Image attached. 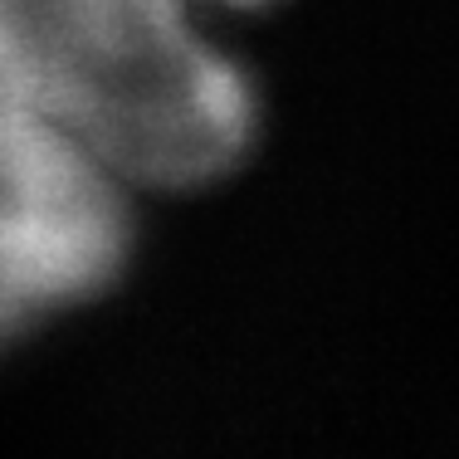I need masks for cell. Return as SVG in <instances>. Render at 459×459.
I'll use <instances>...</instances> for the list:
<instances>
[{
    "instance_id": "6da1fadb",
    "label": "cell",
    "mask_w": 459,
    "mask_h": 459,
    "mask_svg": "<svg viewBox=\"0 0 459 459\" xmlns=\"http://www.w3.org/2000/svg\"><path fill=\"white\" fill-rule=\"evenodd\" d=\"M49 113L127 186L201 191L259 137L249 74L205 35L195 0H10Z\"/></svg>"
},
{
    "instance_id": "7a4b0ae2",
    "label": "cell",
    "mask_w": 459,
    "mask_h": 459,
    "mask_svg": "<svg viewBox=\"0 0 459 459\" xmlns=\"http://www.w3.org/2000/svg\"><path fill=\"white\" fill-rule=\"evenodd\" d=\"M127 191L69 127H0V347L123 279L133 255Z\"/></svg>"
},
{
    "instance_id": "3957f363",
    "label": "cell",
    "mask_w": 459,
    "mask_h": 459,
    "mask_svg": "<svg viewBox=\"0 0 459 459\" xmlns=\"http://www.w3.org/2000/svg\"><path fill=\"white\" fill-rule=\"evenodd\" d=\"M195 5H205V10H259V5H269V0H195Z\"/></svg>"
}]
</instances>
